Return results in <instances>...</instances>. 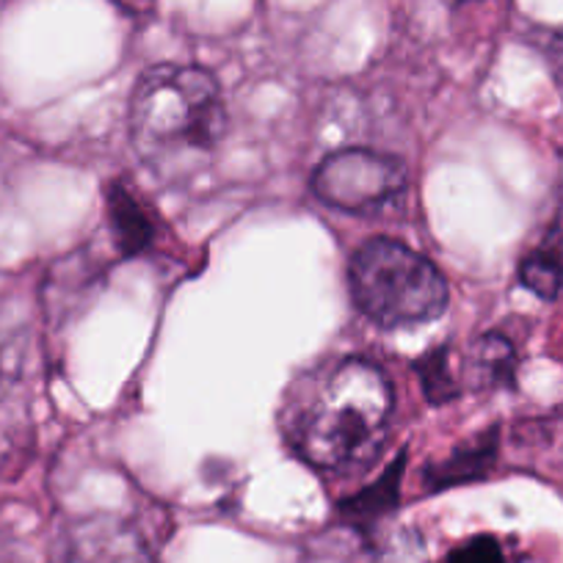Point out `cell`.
Wrapping results in <instances>:
<instances>
[{
    "instance_id": "cell-1",
    "label": "cell",
    "mask_w": 563,
    "mask_h": 563,
    "mask_svg": "<svg viewBox=\"0 0 563 563\" xmlns=\"http://www.w3.org/2000/svg\"><path fill=\"white\" fill-rule=\"evenodd\" d=\"M128 128L141 164L161 180H188L210 164L227 130L219 84L202 67L158 64L130 95Z\"/></svg>"
},
{
    "instance_id": "cell-2",
    "label": "cell",
    "mask_w": 563,
    "mask_h": 563,
    "mask_svg": "<svg viewBox=\"0 0 563 563\" xmlns=\"http://www.w3.org/2000/svg\"><path fill=\"white\" fill-rule=\"evenodd\" d=\"M393 384L376 365L345 360L327 373L301 406L294 442L321 473H345L371 462L387 440Z\"/></svg>"
},
{
    "instance_id": "cell-3",
    "label": "cell",
    "mask_w": 563,
    "mask_h": 563,
    "mask_svg": "<svg viewBox=\"0 0 563 563\" xmlns=\"http://www.w3.org/2000/svg\"><path fill=\"white\" fill-rule=\"evenodd\" d=\"M349 290L362 316L384 329L434 321L448 307V282L415 249L373 238L349 263Z\"/></svg>"
},
{
    "instance_id": "cell-4",
    "label": "cell",
    "mask_w": 563,
    "mask_h": 563,
    "mask_svg": "<svg viewBox=\"0 0 563 563\" xmlns=\"http://www.w3.org/2000/svg\"><path fill=\"white\" fill-rule=\"evenodd\" d=\"M406 166L373 150H338L312 175V191L343 213H371L406 188Z\"/></svg>"
},
{
    "instance_id": "cell-5",
    "label": "cell",
    "mask_w": 563,
    "mask_h": 563,
    "mask_svg": "<svg viewBox=\"0 0 563 563\" xmlns=\"http://www.w3.org/2000/svg\"><path fill=\"white\" fill-rule=\"evenodd\" d=\"M67 563H155L147 541L119 517L86 519L69 539Z\"/></svg>"
},
{
    "instance_id": "cell-6",
    "label": "cell",
    "mask_w": 563,
    "mask_h": 563,
    "mask_svg": "<svg viewBox=\"0 0 563 563\" xmlns=\"http://www.w3.org/2000/svg\"><path fill=\"white\" fill-rule=\"evenodd\" d=\"M519 282L539 299L552 301L563 290V197L547 224L544 238L519 263Z\"/></svg>"
},
{
    "instance_id": "cell-7",
    "label": "cell",
    "mask_w": 563,
    "mask_h": 563,
    "mask_svg": "<svg viewBox=\"0 0 563 563\" xmlns=\"http://www.w3.org/2000/svg\"><path fill=\"white\" fill-rule=\"evenodd\" d=\"M108 208V227H111L113 243L124 257L141 254L153 241V219H150L147 208L135 199L130 186L124 183H113L106 194Z\"/></svg>"
},
{
    "instance_id": "cell-8",
    "label": "cell",
    "mask_w": 563,
    "mask_h": 563,
    "mask_svg": "<svg viewBox=\"0 0 563 563\" xmlns=\"http://www.w3.org/2000/svg\"><path fill=\"white\" fill-rule=\"evenodd\" d=\"M514 371H517V351H514L511 340L503 334L489 332L470 349L467 356V378L470 387L475 389H492V387H508L514 382Z\"/></svg>"
},
{
    "instance_id": "cell-9",
    "label": "cell",
    "mask_w": 563,
    "mask_h": 563,
    "mask_svg": "<svg viewBox=\"0 0 563 563\" xmlns=\"http://www.w3.org/2000/svg\"><path fill=\"white\" fill-rule=\"evenodd\" d=\"M497 445H500V437H497V429L486 431L484 437L473 442V445L462 448V451L453 453L448 462H442L440 467H434L429 473V484L442 489V486L453 484H467V481L484 478L489 473V467L495 464Z\"/></svg>"
},
{
    "instance_id": "cell-10",
    "label": "cell",
    "mask_w": 563,
    "mask_h": 563,
    "mask_svg": "<svg viewBox=\"0 0 563 563\" xmlns=\"http://www.w3.org/2000/svg\"><path fill=\"white\" fill-rule=\"evenodd\" d=\"M417 376H420L422 389L429 395L431 404H448L459 393V376L456 365H453V354L448 345L429 351L426 356L417 360Z\"/></svg>"
},
{
    "instance_id": "cell-11",
    "label": "cell",
    "mask_w": 563,
    "mask_h": 563,
    "mask_svg": "<svg viewBox=\"0 0 563 563\" xmlns=\"http://www.w3.org/2000/svg\"><path fill=\"white\" fill-rule=\"evenodd\" d=\"M400 470H404V459L395 462V470H389L382 481H378L373 489H365L360 497L345 506V511H351V517H360V519H373L378 514L389 511L395 503V492L400 486Z\"/></svg>"
},
{
    "instance_id": "cell-12",
    "label": "cell",
    "mask_w": 563,
    "mask_h": 563,
    "mask_svg": "<svg viewBox=\"0 0 563 563\" xmlns=\"http://www.w3.org/2000/svg\"><path fill=\"white\" fill-rule=\"evenodd\" d=\"M25 356L23 332L12 323L0 321V398L9 393L14 382L20 378Z\"/></svg>"
},
{
    "instance_id": "cell-13",
    "label": "cell",
    "mask_w": 563,
    "mask_h": 563,
    "mask_svg": "<svg viewBox=\"0 0 563 563\" xmlns=\"http://www.w3.org/2000/svg\"><path fill=\"white\" fill-rule=\"evenodd\" d=\"M448 563H508L503 547L492 536H473L451 552Z\"/></svg>"
},
{
    "instance_id": "cell-14",
    "label": "cell",
    "mask_w": 563,
    "mask_h": 563,
    "mask_svg": "<svg viewBox=\"0 0 563 563\" xmlns=\"http://www.w3.org/2000/svg\"><path fill=\"white\" fill-rule=\"evenodd\" d=\"M113 3H119L130 14H144L153 9V0H113Z\"/></svg>"
}]
</instances>
